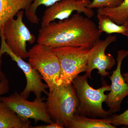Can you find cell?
I'll return each instance as SVG.
<instances>
[{"label":"cell","mask_w":128,"mask_h":128,"mask_svg":"<svg viewBox=\"0 0 128 128\" xmlns=\"http://www.w3.org/2000/svg\"><path fill=\"white\" fill-rule=\"evenodd\" d=\"M90 18L73 14L58 22L53 21L39 30L38 43L53 48L64 46L91 48L102 34Z\"/></svg>","instance_id":"cell-1"},{"label":"cell","mask_w":128,"mask_h":128,"mask_svg":"<svg viewBox=\"0 0 128 128\" xmlns=\"http://www.w3.org/2000/svg\"><path fill=\"white\" fill-rule=\"evenodd\" d=\"M88 78L86 74L78 76L72 82L78 99L77 112L91 118H107L111 114L104 109L102 104L107 98L105 92L110 91V86L102 80V86L94 89L89 85Z\"/></svg>","instance_id":"cell-2"},{"label":"cell","mask_w":128,"mask_h":128,"mask_svg":"<svg viewBox=\"0 0 128 128\" xmlns=\"http://www.w3.org/2000/svg\"><path fill=\"white\" fill-rule=\"evenodd\" d=\"M46 104L55 122L68 128L77 112L78 99L72 83L61 84L49 89Z\"/></svg>","instance_id":"cell-3"},{"label":"cell","mask_w":128,"mask_h":128,"mask_svg":"<svg viewBox=\"0 0 128 128\" xmlns=\"http://www.w3.org/2000/svg\"><path fill=\"white\" fill-rule=\"evenodd\" d=\"M28 62L39 72L49 89L58 86L61 73L58 58L52 48L37 43L28 51Z\"/></svg>","instance_id":"cell-4"},{"label":"cell","mask_w":128,"mask_h":128,"mask_svg":"<svg viewBox=\"0 0 128 128\" xmlns=\"http://www.w3.org/2000/svg\"><path fill=\"white\" fill-rule=\"evenodd\" d=\"M90 48L76 46L52 48L58 58L61 66V75L58 86L72 83L79 74L86 72Z\"/></svg>","instance_id":"cell-5"},{"label":"cell","mask_w":128,"mask_h":128,"mask_svg":"<svg viewBox=\"0 0 128 128\" xmlns=\"http://www.w3.org/2000/svg\"><path fill=\"white\" fill-rule=\"evenodd\" d=\"M24 14L23 10H21L16 15V18H12L8 20L3 28V32L9 48L15 54L24 60L28 56L27 42L33 44L36 39L24 22Z\"/></svg>","instance_id":"cell-6"},{"label":"cell","mask_w":128,"mask_h":128,"mask_svg":"<svg viewBox=\"0 0 128 128\" xmlns=\"http://www.w3.org/2000/svg\"><path fill=\"white\" fill-rule=\"evenodd\" d=\"M0 100L12 109L22 119L34 120L47 124L53 122L48 112L44 98H36L33 101L28 100L17 92L8 96L0 97Z\"/></svg>","instance_id":"cell-7"},{"label":"cell","mask_w":128,"mask_h":128,"mask_svg":"<svg viewBox=\"0 0 128 128\" xmlns=\"http://www.w3.org/2000/svg\"><path fill=\"white\" fill-rule=\"evenodd\" d=\"M0 38V68L1 67L2 55L6 54L16 62L18 66L23 72L26 77V84L20 95L27 99L29 97L31 92H33L36 98L41 97L43 92L48 95V92L46 90L48 88V86L42 82V77L39 72L34 68L29 62H25L23 59L15 54L8 46L5 41L3 28L1 32Z\"/></svg>","instance_id":"cell-8"},{"label":"cell","mask_w":128,"mask_h":128,"mask_svg":"<svg viewBox=\"0 0 128 128\" xmlns=\"http://www.w3.org/2000/svg\"><path fill=\"white\" fill-rule=\"evenodd\" d=\"M116 36L109 34L104 40H97L90 49L87 60V69L86 75L91 79L92 72L97 69L98 73L105 77L110 73L107 70H110L116 64L114 57L110 54H106L105 51L109 45L116 41Z\"/></svg>","instance_id":"cell-9"},{"label":"cell","mask_w":128,"mask_h":128,"mask_svg":"<svg viewBox=\"0 0 128 128\" xmlns=\"http://www.w3.org/2000/svg\"><path fill=\"white\" fill-rule=\"evenodd\" d=\"M91 0H61L48 7L42 17L41 27L49 24L56 19L63 20L69 18L74 11L83 13L91 18L94 16L93 10L87 7Z\"/></svg>","instance_id":"cell-10"},{"label":"cell","mask_w":128,"mask_h":128,"mask_svg":"<svg viewBox=\"0 0 128 128\" xmlns=\"http://www.w3.org/2000/svg\"><path fill=\"white\" fill-rule=\"evenodd\" d=\"M128 56V50H121L118 52L117 65L115 70L109 76L111 81L110 92L108 94L105 102L111 114L119 112L124 98L128 96V84L121 74V68L123 60Z\"/></svg>","instance_id":"cell-11"},{"label":"cell","mask_w":128,"mask_h":128,"mask_svg":"<svg viewBox=\"0 0 128 128\" xmlns=\"http://www.w3.org/2000/svg\"><path fill=\"white\" fill-rule=\"evenodd\" d=\"M34 0H0V37L5 24L21 10L30 6Z\"/></svg>","instance_id":"cell-12"},{"label":"cell","mask_w":128,"mask_h":128,"mask_svg":"<svg viewBox=\"0 0 128 128\" xmlns=\"http://www.w3.org/2000/svg\"><path fill=\"white\" fill-rule=\"evenodd\" d=\"M31 122L22 119L2 101L0 100V128H29Z\"/></svg>","instance_id":"cell-13"},{"label":"cell","mask_w":128,"mask_h":128,"mask_svg":"<svg viewBox=\"0 0 128 128\" xmlns=\"http://www.w3.org/2000/svg\"><path fill=\"white\" fill-rule=\"evenodd\" d=\"M116 127L110 123L108 118H87L76 115L73 116L68 128H115Z\"/></svg>","instance_id":"cell-14"},{"label":"cell","mask_w":128,"mask_h":128,"mask_svg":"<svg viewBox=\"0 0 128 128\" xmlns=\"http://www.w3.org/2000/svg\"><path fill=\"white\" fill-rule=\"evenodd\" d=\"M97 14L108 16L118 25H124L128 20V0H124L117 7L97 9Z\"/></svg>","instance_id":"cell-15"},{"label":"cell","mask_w":128,"mask_h":128,"mask_svg":"<svg viewBox=\"0 0 128 128\" xmlns=\"http://www.w3.org/2000/svg\"><path fill=\"white\" fill-rule=\"evenodd\" d=\"M97 18L98 20V28L102 33L105 32L109 34H118L128 38V30L126 25L117 24L105 15L97 14Z\"/></svg>","instance_id":"cell-16"},{"label":"cell","mask_w":128,"mask_h":128,"mask_svg":"<svg viewBox=\"0 0 128 128\" xmlns=\"http://www.w3.org/2000/svg\"><path fill=\"white\" fill-rule=\"evenodd\" d=\"M61 0H34L30 6L25 10L27 18L31 23L38 24L40 18L36 14L38 8L41 5L50 7Z\"/></svg>","instance_id":"cell-17"},{"label":"cell","mask_w":128,"mask_h":128,"mask_svg":"<svg viewBox=\"0 0 128 128\" xmlns=\"http://www.w3.org/2000/svg\"><path fill=\"white\" fill-rule=\"evenodd\" d=\"M124 0H92L87 7L90 9L94 8H114L121 4Z\"/></svg>","instance_id":"cell-18"},{"label":"cell","mask_w":128,"mask_h":128,"mask_svg":"<svg viewBox=\"0 0 128 128\" xmlns=\"http://www.w3.org/2000/svg\"><path fill=\"white\" fill-rule=\"evenodd\" d=\"M108 118L110 123L116 127L120 125L128 126V109L121 114H114Z\"/></svg>","instance_id":"cell-19"},{"label":"cell","mask_w":128,"mask_h":128,"mask_svg":"<svg viewBox=\"0 0 128 128\" xmlns=\"http://www.w3.org/2000/svg\"><path fill=\"white\" fill-rule=\"evenodd\" d=\"M9 90V82L7 78L1 81L0 82V97L3 94L7 93Z\"/></svg>","instance_id":"cell-20"},{"label":"cell","mask_w":128,"mask_h":128,"mask_svg":"<svg viewBox=\"0 0 128 128\" xmlns=\"http://www.w3.org/2000/svg\"><path fill=\"white\" fill-rule=\"evenodd\" d=\"M34 128H64V126L62 124L55 122L46 125H38L32 127Z\"/></svg>","instance_id":"cell-21"},{"label":"cell","mask_w":128,"mask_h":128,"mask_svg":"<svg viewBox=\"0 0 128 128\" xmlns=\"http://www.w3.org/2000/svg\"><path fill=\"white\" fill-rule=\"evenodd\" d=\"M6 79V77L4 73H3L1 70H0V82Z\"/></svg>","instance_id":"cell-22"},{"label":"cell","mask_w":128,"mask_h":128,"mask_svg":"<svg viewBox=\"0 0 128 128\" xmlns=\"http://www.w3.org/2000/svg\"><path fill=\"white\" fill-rule=\"evenodd\" d=\"M122 75L123 76L126 82L128 84V71L126 73H124V74H123Z\"/></svg>","instance_id":"cell-23"},{"label":"cell","mask_w":128,"mask_h":128,"mask_svg":"<svg viewBox=\"0 0 128 128\" xmlns=\"http://www.w3.org/2000/svg\"><path fill=\"white\" fill-rule=\"evenodd\" d=\"M124 25H126V27L127 28V29H128V21L126 22V23L124 24Z\"/></svg>","instance_id":"cell-24"}]
</instances>
